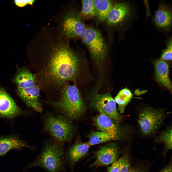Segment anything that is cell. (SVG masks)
<instances>
[{
	"instance_id": "9c48e42d",
	"label": "cell",
	"mask_w": 172,
	"mask_h": 172,
	"mask_svg": "<svg viewBox=\"0 0 172 172\" xmlns=\"http://www.w3.org/2000/svg\"><path fill=\"white\" fill-rule=\"evenodd\" d=\"M121 151L115 143H109L100 147L95 154L94 162L90 167H98L111 164L119 159Z\"/></svg>"
},
{
	"instance_id": "f1b7e54d",
	"label": "cell",
	"mask_w": 172,
	"mask_h": 172,
	"mask_svg": "<svg viewBox=\"0 0 172 172\" xmlns=\"http://www.w3.org/2000/svg\"><path fill=\"white\" fill-rule=\"evenodd\" d=\"M160 172H172L171 165H169L166 166Z\"/></svg>"
},
{
	"instance_id": "8992f818",
	"label": "cell",
	"mask_w": 172,
	"mask_h": 172,
	"mask_svg": "<svg viewBox=\"0 0 172 172\" xmlns=\"http://www.w3.org/2000/svg\"><path fill=\"white\" fill-rule=\"evenodd\" d=\"M82 37L92 55L97 60L103 59L107 53L108 47L100 32L93 28H87Z\"/></svg>"
},
{
	"instance_id": "9a60e30c",
	"label": "cell",
	"mask_w": 172,
	"mask_h": 172,
	"mask_svg": "<svg viewBox=\"0 0 172 172\" xmlns=\"http://www.w3.org/2000/svg\"><path fill=\"white\" fill-rule=\"evenodd\" d=\"M24 147L33 150L36 149L35 147L29 145L25 142L15 136L0 137V156L5 155L11 149L20 150Z\"/></svg>"
},
{
	"instance_id": "30bf717a",
	"label": "cell",
	"mask_w": 172,
	"mask_h": 172,
	"mask_svg": "<svg viewBox=\"0 0 172 172\" xmlns=\"http://www.w3.org/2000/svg\"><path fill=\"white\" fill-rule=\"evenodd\" d=\"M62 29L67 37H82L86 28L80 15L74 12L69 13L63 22Z\"/></svg>"
},
{
	"instance_id": "2e32d148",
	"label": "cell",
	"mask_w": 172,
	"mask_h": 172,
	"mask_svg": "<svg viewBox=\"0 0 172 172\" xmlns=\"http://www.w3.org/2000/svg\"><path fill=\"white\" fill-rule=\"evenodd\" d=\"M155 74L157 81L172 91V84L169 76V67L162 59L156 60L154 63Z\"/></svg>"
},
{
	"instance_id": "83f0119b",
	"label": "cell",
	"mask_w": 172,
	"mask_h": 172,
	"mask_svg": "<svg viewBox=\"0 0 172 172\" xmlns=\"http://www.w3.org/2000/svg\"><path fill=\"white\" fill-rule=\"evenodd\" d=\"M128 172H146V170L143 169L139 168L132 167L130 166L129 168Z\"/></svg>"
},
{
	"instance_id": "7c38bea8",
	"label": "cell",
	"mask_w": 172,
	"mask_h": 172,
	"mask_svg": "<svg viewBox=\"0 0 172 172\" xmlns=\"http://www.w3.org/2000/svg\"><path fill=\"white\" fill-rule=\"evenodd\" d=\"M131 14L129 4L124 3L116 4L113 5L108 15L107 24L110 26L120 25L127 20Z\"/></svg>"
},
{
	"instance_id": "52a82bcc",
	"label": "cell",
	"mask_w": 172,
	"mask_h": 172,
	"mask_svg": "<svg viewBox=\"0 0 172 172\" xmlns=\"http://www.w3.org/2000/svg\"><path fill=\"white\" fill-rule=\"evenodd\" d=\"M95 123L101 131L110 136L113 140L129 139L131 133L129 127L120 126L107 115L100 113L95 118Z\"/></svg>"
},
{
	"instance_id": "d4e9b609",
	"label": "cell",
	"mask_w": 172,
	"mask_h": 172,
	"mask_svg": "<svg viewBox=\"0 0 172 172\" xmlns=\"http://www.w3.org/2000/svg\"><path fill=\"white\" fill-rule=\"evenodd\" d=\"M125 156V154L124 155L118 160L111 164L108 168L107 172H119Z\"/></svg>"
},
{
	"instance_id": "7402d4cb",
	"label": "cell",
	"mask_w": 172,
	"mask_h": 172,
	"mask_svg": "<svg viewBox=\"0 0 172 172\" xmlns=\"http://www.w3.org/2000/svg\"><path fill=\"white\" fill-rule=\"evenodd\" d=\"M93 0H81L82 9L81 15L84 17H93L97 15Z\"/></svg>"
},
{
	"instance_id": "d6986e66",
	"label": "cell",
	"mask_w": 172,
	"mask_h": 172,
	"mask_svg": "<svg viewBox=\"0 0 172 172\" xmlns=\"http://www.w3.org/2000/svg\"><path fill=\"white\" fill-rule=\"evenodd\" d=\"M94 2L98 19L101 22L104 21L107 19L113 6L111 1L95 0Z\"/></svg>"
},
{
	"instance_id": "44dd1931",
	"label": "cell",
	"mask_w": 172,
	"mask_h": 172,
	"mask_svg": "<svg viewBox=\"0 0 172 172\" xmlns=\"http://www.w3.org/2000/svg\"><path fill=\"white\" fill-rule=\"evenodd\" d=\"M172 127L170 126L162 132L156 139L155 142H162L165 145V152H166L172 148Z\"/></svg>"
},
{
	"instance_id": "7a4b0ae2",
	"label": "cell",
	"mask_w": 172,
	"mask_h": 172,
	"mask_svg": "<svg viewBox=\"0 0 172 172\" xmlns=\"http://www.w3.org/2000/svg\"><path fill=\"white\" fill-rule=\"evenodd\" d=\"M64 144L52 139L45 141L40 154L23 169L24 172L35 167L43 168L46 172H66Z\"/></svg>"
},
{
	"instance_id": "484cf974",
	"label": "cell",
	"mask_w": 172,
	"mask_h": 172,
	"mask_svg": "<svg viewBox=\"0 0 172 172\" xmlns=\"http://www.w3.org/2000/svg\"><path fill=\"white\" fill-rule=\"evenodd\" d=\"M130 164L128 155H125L124 160L122 164L119 172H128Z\"/></svg>"
},
{
	"instance_id": "ffe728a7",
	"label": "cell",
	"mask_w": 172,
	"mask_h": 172,
	"mask_svg": "<svg viewBox=\"0 0 172 172\" xmlns=\"http://www.w3.org/2000/svg\"><path fill=\"white\" fill-rule=\"evenodd\" d=\"M133 96L131 91L127 88L121 90L114 99L118 106V110L120 113H123L126 106L130 101Z\"/></svg>"
},
{
	"instance_id": "3957f363",
	"label": "cell",
	"mask_w": 172,
	"mask_h": 172,
	"mask_svg": "<svg viewBox=\"0 0 172 172\" xmlns=\"http://www.w3.org/2000/svg\"><path fill=\"white\" fill-rule=\"evenodd\" d=\"M60 97L49 103L70 119H75L81 116L86 109L78 90L74 85H66L61 92Z\"/></svg>"
},
{
	"instance_id": "ba28073f",
	"label": "cell",
	"mask_w": 172,
	"mask_h": 172,
	"mask_svg": "<svg viewBox=\"0 0 172 172\" xmlns=\"http://www.w3.org/2000/svg\"><path fill=\"white\" fill-rule=\"evenodd\" d=\"M91 106L100 113L104 114L115 122L119 123L122 118L116 109L114 99L109 93L97 94L91 99Z\"/></svg>"
},
{
	"instance_id": "277c9868",
	"label": "cell",
	"mask_w": 172,
	"mask_h": 172,
	"mask_svg": "<svg viewBox=\"0 0 172 172\" xmlns=\"http://www.w3.org/2000/svg\"><path fill=\"white\" fill-rule=\"evenodd\" d=\"M44 120V129L53 140L63 144L71 142L75 129L70 119L64 116L49 113Z\"/></svg>"
},
{
	"instance_id": "5bb4252c",
	"label": "cell",
	"mask_w": 172,
	"mask_h": 172,
	"mask_svg": "<svg viewBox=\"0 0 172 172\" xmlns=\"http://www.w3.org/2000/svg\"><path fill=\"white\" fill-rule=\"evenodd\" d=\"M21 113V111L11 97L4 90L0 89V116L11 118Z\"/></svg>"
},
{
	"instance_id": "e0dca14e",
	"label": "cell",
	"mask_w": 172,
	"mask_h": 172,
	"mask_svg": "<svg viewBox=\"0 0 172 172\" xmlns=\"http://www.w3.org/2000/svg\"><path fill=\"white\" fill-rule=\"evenodd\" d=\"M18 89L29 88L36 85V78L35 75L25 68L20 69L14 80Z\"/></svg>"
},
{
	"instance_id": "8fae6325",
	"label": "cell",
	"mask_w": 172,
	"mask_h": 172,
	"mask_svg": "<svg viewBox=\"0 0 172 172\" xmlns=\"http://www.w3.org/2000/svg\"><path fill=\"white\" fill-rule=\"evenodd\" d=\"M91 145L88 142H76L65 150V161L71 172L78 161L88 152Z\"/></svg>"
},
{
	"instance_id": "4316f807",
	"label": "cell",
	"mask_w": 172,
	"mask_h": 172,
	"mask_svg": "<svg viewBox=\"0 0 172 172\" xmlns=\"http://www.w3.org/2000/svg\"><path fill=\"white\" fill-rule=\"evenodd\" d=\"M34 0H14L15 4L17 6L21 7H24L27 4L31 5L33 3Z\"/></svg>"
},
{
	"instance_id": "ac0fdd59",
	"label": "cell",
	"mask_w": 172,
	"mask_h": 172,
	"mask_svg": "<svg viewBox=\"0 0 172 172\" xmlns=\"http://www.w3.org/2000/svg\"><path fill=\"white\" fill-rule=\"evenodd\" d=\"M154 20L156 24L159 27L162 28L167 27L172 23L171 12L167 7L161 6L155 12Z\"/></svg>"
},
{
	"instance_id": "6da1fadb",
	"label": "cell",
	"mask_w": 172,
	"mask_h": 172,
	"mask_svg": "<svg viewBox=\"0 0 172 172\" xmlns=\"http://www.w3.org/2000/svg\"><path fill=\"white\" fill-rule=\"evenodd\" d=\"M47 57L41 59L40 73L48 83L61 86L75 78L78 70V60L69 48L63 46L56 48Z\"/></svg>"
},
{
	"instance_id": "4fadbf2b",
	"label": "cell",
	"mask_w": 172,
	"mask_h": 172,
	"mask_svg": "<svg viewBox=\"0 0 172 172\" xmlns=\"http://www.w3.org/2000/svg\"><path fill=\"white\" fill-rule=\"evenodd\" d=\"M40 92V88L37 85L31 87L17 90L19 96L27 106L37 112H41L43 108L39 100Z\"/></svg>"
},
{
	"instance_id": "603a6c76",
	"label": "cell",
	"mask_w": 172,
	"mask_h": 172,
	"mask_svg": "<svg viewBox=\"0 0 172 172\" xmlns=\"http://www.w3.org/2000/svg\"><path fill=\"white\" fill-rule=\"evenodd\" d=\"M112 140L111 137L102 131L93 132L89 136L88 142L90 145H94Z\"/></svg>"
},
{
	"instance_id": "5b68a950",
	"label": "cell",
	"mask_w": 172,
	"mask_h": 172,
	"mask_svg": "<svg viewBox=\"0 0 172 172\" xmlns=\"http://www.w3.org/2000/svg\"><path fill=\"white\" fill-rule=\"evenodd\" d=\"M166 115L162 110L150 107L144 108L139 113L138 120L141 134L148 136L154 134L162 123Z\"/></svg>"
},
{
	"instance_id": "cb8c5ba5",
	"label": "cell",
	"mask_w": 172,
	"mask_h": 172,
	"mask_svg": "<svg viewBox=\"0 0 172 172\" xmlns=\"http://www.w3.org/2000/svg\"><path fill=\"white\" fill-rule=\"evenodd\" d=\"M172 39H170L167 45L166 48L163 51L161 56L162 60L170 61L172 60Z\"/></svg>"
}]
</instances>
